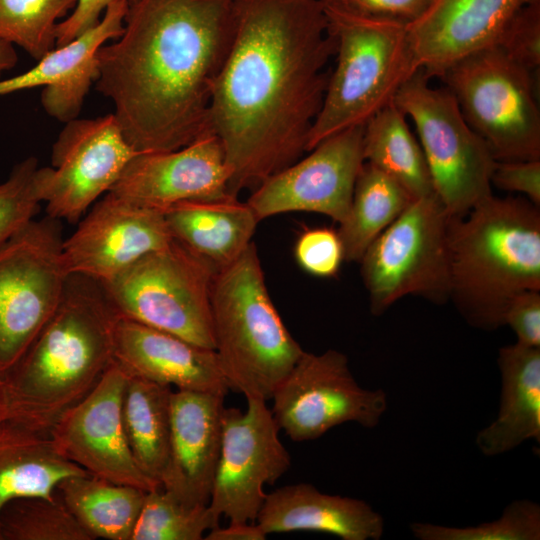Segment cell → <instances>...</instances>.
Masks as SVG:
<instances>
[{"mask_svg":"<svg viewBox=\"0 0 540 540\" xmlns=\"http://www.w3.org/2000/svg\"><path fill=\"white\" fill-rule=\"evenodd\" d=\"M234 12L209 121L237 197L306 152L336 45L323 0H234Z\"/></svg>","mask_w":540,"mask_h":540,"instance_id":"obj_1","label":"cell"},{"mask_svg":"<svg viewBox=\"0 0 540 540\" xmlns=\"http://www.w3.org/2000/svg\"><path fill=\"white\" fill-rule=\"evenodd\" d=\"M235 29L234 0H138L98 51L96 88L138 152L182 148L210 132L213 89Z\"/></svg>","mask_w":540,"mask_h":540,"instance_id":"obj_2","label":"cell"},{"mask_svg":"<svg viewBox=\"0 0 540 540\" xmlns=\"http://www.w3.org/2000/svg\"><path fill=\"white\" fill-rule=\"evenodd\" d=\"M118 318L100 281L69 275L55 311L2 376L9 416L49 430L113 363Z\"/></svg>","mask_w":540,"mask_h":540,"instance_id":"obj_3","label":"cell"},{"mask_svg":"<svg viewBox=\"0 0 540 540\" xmlns=\"http://www.w3.org/2000/svg\"><path fill=\"white\" fill-rule=\"evenodd\" d=\"M450 294L477 329L504 326L510 300L540 291V207L525 197L493 194L449 220Z\"/></svg>","mask_w":540,"mask_h":540,"instance_id":"obj_4","label":"cell"},{"mask_svg":"<svg viewBox=\"0 0 540 540\" xmlns=\"http://www.w3.org/2000/svg\"><path fill=\"white\" fill-rule=\"evenodd\" d=\"M211 315L214 351L229 388L246 399H271L304 350L272 302L254 242L216 272Z\"/></svg>","mask_w":540,"mask_h":540,"instance_id":"obj_5","label":"cell"},{"mask_svg":"<svg viewBox=\"0 0 540 540\" xmlns=\"http://www.w3.org/2000/svg\"><path fill=\"white\" fill-rule=\"evenodd\" d=\"M324 6L337 59L306 151L335 133L365 125L419 70L407 24L360 14L341 2L324 1Z\"/></svg>","mask_w":540,"mask_h":540,"instance_id":"obj_6","label":"cell"},{"mask_svg":"<svg viewBox=\"0 0 540 540\" xmlns=\"http://www.w3.org/2000/svg\"><path fill=\"white\" fill-rule=\"evenodd\" d=\"M216 272L173 239L101 283L119 318L214 350L211 290Z\"/></svg>","mask_w":540,"mask_h":540,"instance_id":"obj_7","label":"cell"},{"mask_svg":"<svg viewBox=\"0 0 540 540\" xmlns=\"http://www.w3.org/2000/svg\"><path fill=\"white\" fill-rule=\"evenodd\" d=\"M428 81L424 71L417 70L394 102L415 125L435 194L450 217H461L492 195L496 160L452 92L433 88Z\"/></svg>","mask_w":540,"mask_h":540,"instance_id":"obj_8","label":"cell"},{"mask_svg":"<svg viewBox=\"0 0 540 540\" xmlns=\"http://www.w3.org/2000/svg\"><path fill=\"white\" fill-rule=\"evenodd\" d=\"M533 75L492 45L458 60L440 76L496 161L540 160Z\"/></svg>","mask_w":540,"mask_h":540,"instance_id":"obj_9","label":"cell"},{"mask_svg":"<svg viewBox=\"0 0 540 540\" xmlns=\"http://www.w3.org/2000/svg\"><path fill=\"white\" fill-rule=\"evenodd\" d=\"M449 220L435 192L417 197L371 243L359 263L372 314L411 295L449 300Z\"/></svg>","mask_w":540,"mask_h":540,"instance_id":"obj_10","label":"cell"},{"mask_svg":"<svg viewBox=\"0 0 540 540\" xmlns=\"http://www.w3.org/2000/svg\"><path fill=\"white\" fill-rule=\"evenodd\" d=\"M62 221L31 220L0 245V375L21 358L58 306L68 273Z\"/></svg>","mask_w":540,"mask_h":540,"instance_id":"obj_11","label":"cell"},{"mask_svg":"<svg viewBox=\"0 0 540 540\" xmlns=\"http://www.w3.org/2000/svg\"><path fill=\"white\" fill-rule=\"evenodd\" d=\"M271 399L280 430L295 442L315 440L348 422L374 428L388 406L386 392L361 387L347 356L335 349L304 351Z\"/></svg>","mask_w":540,"mask_h":540,"instance_id":"obj_12","label":"cell"},{"mask_svg":"<svg viewBox=\"0 0 540 540\" xmlns=\"http://www.w3.org/2000/svg\"><path fill=\"white\" fill-rule=\"evenodd\" d=\"M141 152L126 140L114 116L66 122L52 146L51 166L36 170L35 186L47 215L79 222Z\"/></svg>","mask_w":540,"mask_h":540,"instance_id":"obj_13","label":"cell"},{"mask_svg":"<svg viewBox=\"0 0 540 540\" xmlns=\"http://www.w3.org/2000/svg\"><path fill=\"white\" fill-rule=\"evenodd\" d=\"M245 412L224 408L222 444L209 507L230 523L255 522L267 493L290 465L266 401L248 398Z\"/></svg>","mask_w":540,"mask_h":540,"instance_id":"obj_14","label":"cell"},{"mask_svg":"<svg viewBox=\"0 0 540 540\" xmlns=\"http://www.w3.org/2000/svg\"><path fill=\"white\" fill-rule=\"evenodd\" d=\"M364 125L335 133L310 154L259 184L247 203L257 218L293 211L326 215L341 223L350 208L363 165Z\"/></svg>","mask_w":540,"mask_h":540,"instance_id":"obj_15","label":"cell"},{"mask_svg":"<svg viewBox=\"0 0 540 540\" xmlns=\"http://www.w3.org/2000/svg\"><path fill=\"white\" fill-rule=\"evenodd\" d=\"M127 373L115 362L81 400L49 429L58 452L88 474L144 491L161 485L137 466L123 429L122 394Z\"/></svg>","mask_w":540,"mask_h":540,"instance_id":"obj_16","label":"cell"},{"mask_svg":"<svg viewBox=\"0 0 540 540\" xmlns=\"http://www.w3.org/2000/svg\"><path fill=\"white\" fill-rule=\"evenodd\" d=\"M172 240L164 211L107 192L64 239L62 258L68 275L104 282Z\"/></svg>","mask_w":540,"mask_h":540,"instance_id":"obj_17","label":"cell"},{"mask_svg":"<svg viewBox=\"0 0 540 540\" xmlns=\"http://www.w3.org/2000/svg\"><path fill=\"white\" fill-rule=\"evenodd\" d=\"M229 179L222 146L210 131L176 150L137 154L108 192L164 211L183 201L229 196Z\"/></svg>","mask_w":540,"mask_h":540,"instance_id":"obj_18","label":"cell"},{"mask_svg":"<svg viewBox=\"0 0 540 540\" xmlns=\"http://www.w3.org/2000/svg\"><path fill=\"white\" fill-rule=\"evenodd\" d=\"M533 0H432L407 25L416 65L440 77L458 60L494 45L513 16Z\"/></svg>","mask_w":540,"mask_h":540,"instance_id":"obj_19","label":"cell"},{"mask_svg":"<svg viewBox=\"0 0 540 540\" xmlns=\"http://www.w3.org/2000/svg\"><path fill=\"white\" fill-rule=\"evenodd\" d=\"M224 397L172 391L170 449L161 486L184 504H209L222 444Z\"/></svg>","mask_w":540,"mask_h":540,"instance_id":"obj_20","label":"cell"},{"mask_svg":"<svg viewBox=\"0 0 540 540\" xmlns=\"http://www.w3.org/2000/svg\"><path fill=\"white\" fill-rule=\"evenodd\" d=\"M129 7L126 2L111 4L94 27L56 46L28 71L0 80V96L43 86L41 104L48 115L64 123L77 118L97 78L98 51L122 34Z\"/></svg>","mask_w":540,"mask_h":540,"instance_id":"obj_21","label":"cell"},{"mask_svg":"<svg viewBox=\"0 0 540 540\" xmlns=\"http://www.w3.org/2000/svg\"><path fill=\"white\" fill-rule=\"evenodd\" d=\"M114 361L128 375L177 390H230L214 350L126 318L115 324Z\"/></svg>","mask_w":540,"mask_h":540,"instance_id":"obj_22","label":"cell"},{"mask_svg":"<svg viewBox=\"0 0 540 540\" xmlns=\"http://www.w3.org/2000/svg\"><path fill=\"white\" fill-rule=\"evenodd\" d=\"M255 523L266 534L315 531L342 540H379L384 518L364 500L330 495L309 483L267 494Z\"/></svg>","mask_w":540,"mask_h":540,"instance_id":"obj_23","label":"cell"},{"mask_svg":"<svg viewBox=\"0 0 540 540\" xmlns=\"http://www.w3.org/2000/svg\"><path fill=\"white\" fill-rule=\"evenodd\" d=\"M497 365L501 397L497 417L475 438L485 456H498L527 440L540 442V347H501Z\"/></svg>","mask_w":540,"mask_h":540,"instance_id":"obj_24","label":"cell"},{"mask_svg":"<svg viewBox=\"0 0 540 540\" xmlns=\"http://www.w3.org/2000/svg\"><path fill=\"white\" fill-rule=\"evenodd\" d=\"M164 216L173 239L217 271L247 249L260 221L247 202L231 195L179 202Z\"/></svg>","mask_w":540,"mask_h":540,"instance_id":"obj_25","label":"cell"},{"mask_svg":"<svg viewBox=\"0 0 540 540\" xmlns=\"http://www.w3.org/2000/svg\"><path fill=\"white\" fill-rule=\"evenodd\" d=\"M88 474L56 449L49 430L0 420V510L23 497H52L65 478Z\"/></svg>","mask_w":540,"mask_h":540,"instance_id":"obj_26","label":"cell"},{"mask_svg":"<svg viewBox=\"0 0 540 540\" xmlns=\"http://www.w3.org/2000/svg\"><path fill=\"white\" fill-rule=\"evenodd\" d=\"M168 385L127 374L121 418L126 440L140 470L161 485L171 435V394Z\"/></svg>","mask_w":540,"mask_h":540,"instance_id":"obj_27","label":"cell"},{"mask_svg":"<svg viewBox=\"0 0 540 540\" xmlns=\"http://www.w3.org/2000/svg\"><path fill=\"white\" fill-rule=\"evenodd\" d=\"M56 492L92 539L131 540L147 491L85 474L63 479Z\"/></svg>","mask_w":540,"mask_h":540,"instance_id":"obj_28","label":"cell"},{"mask_svg":"<svg viewBox=\"0 0 540 540\" xmlns=\"http://www.w3.org/2000/svg\"><path fill=\"white\" fill-rule=\"evenodd\" d=\"M413 199L397 180L364 162L355 182L349 211L337 230L344 260L359 262L371 243Z\"/></svg>","mask_w":540,"mask_h":540,"instance_id":"obj_29","label":"cell"},{"mask_svg":"<svg viewBox=\"0 0 540 540\" xmlns=\"http://www.w3.org/2000/svg\"><path fill=\"white\" fill-rule=\"evenodd\" d=\"M363 156L365 162L393 177L414 198L434 193L421 145L394 101L365 123Z\"/></svg>","mask_w":540,"mask_h":540,"instance_id":"obj_30","label":"cell"},{"mask_svg":"<svg viewBox=\"0 0 540 540\" xmlns=\"http://www.w3.org/2000/svg\"><path fill=\"white\" fill-rule=\"evenodd\" d=\"M0 540H93L55 491L11 500L0 510Z\"/></svg>","mask_w":540,"mask_h":540,"instance_id":"obj_31","label":"cell"},{"mask_svg":"<svg viewBox=\"0 0 540 540\" xmlns=\"http://www.w3.org/2000/svg\"><path fill=\"white\" fill-rule=\"evenodd\" d=\"M219 519L208 504H184L160 486L146 492L131 540H201Z\"/></svg>","mask_w":540,"mask_h":540,"instance_id":"obj_32","label":"cell"},{"mask_svg":"<svg viewBox=\"0 0 540 540\" xmlns=\"http://www.w3.org/2000/svg\"><path fill=\"white\" fill-rule=\"evenodd\" d=\"M75 4L76 0H0V39L39 60L56 45L57 20Z\"/></svg>","mask_w":540,"mask_h":540,"instance_id":"obj_33","label":"cell"},{"mask_svg":"<svg viewBox=\"0 0 540 540\" xmlns=\"http://www.w3.org/2000/svg\"><path fill=\"white\" fill-rule=\"evenodd\" d=\"M410 530L419 540H539L540 506L527 499L515 500L491 522L469 527L414 522Z\"/></svg>","mask_w":540,"mask_h":540,"instance_id":"obj_34","label":"cell"},{"mask_svg":"<svg viewBox=\"0 0 540 540\" xmlns=\"http://www.w3.org/2000/svg\"><path fill=\"white\" fill-rule=\"evenodd\" d=\"M38 161L29 157L0 184V245L35 218L42 203L36 186Z\"/></svg>","mask_w":540,"mask_h":540,"instance_id":"obj_35","label":"cell"},{"mask_svg":"<svg viewBox=\"0 0 540 540\" xmlns=\"http://www.w3.org/2000/svg\"><path fill=\"white\" fill-rule=\"evenodd\" d=\"M512 61L535 74L540 68V0L523 6L494 44Z\"/></svg>","mask_w":540,"mask_h":540,"instance_id":"obj_36","label":"cell"},{"mask_svg":"<svg viewBox=\"0 0 540 540\" xmlns=\"http://www.w3.org/2000/svg\"><path fill=\"white\" fill-rule=\"evenodd\" d=\"M294 256L301 269L320 278L335 276L345 261L339 233L329 227L304 230L296 240Z\"/></svg>","mask_w":540,"mask_h":540,"instance_id":"obj_37","label":"cell"},{"mask_svg":"<svg viewBox=\"0 0 540 540\" xmlns=\"http://www.w3.org/2000/svg\"><path fill=\"white\" fill-rule=\"evenodd\" d=\"M491 184L540 207V160L496 161Z\"/></svg>","mask_w":540,"mask_h":540,"instance_id":"obj_38","label":"cell"},{"mask_svg":"<svg viewBox=\"0 0 540 540\" xmlns=\"http://www.w3.org/2000/svg\"><path fill=\"white\" fill-rule=\"evenodd\" d=\"M504 325L514 331L518 343L540 347V291L528 290L514 296L506 307Z\"/></svg>","mask_w":540,"mask_h":540,"instance_id":"obj_39","label":"cell"},{"mask_svg":"<svg viewBox=\"0 0 540 540\" xmlns=\"http://www.w3.org/2000/svg\"><path fill=\"white\" fill-rule=\"evenodd\" d=\"M432 0H342L347 8L367 16L405 24L417 20Z\"/></svg>","mask_w":540,"mask_h":540,"instance_id":"obj_40","label":"cell"},{"mask_svg":"<svg viewBox=\"0 0 540 540\" xmlns=\"http://www.w3.org/2000/svg\"><path fill=\"white\" fill-rule=\"evenodd\" d=\"M138 0H76L70 15L56 25V46L68 43L88 29L94 27L111 4L126 2L129 5Z\"/></svg>","mask_w":540,"mask_h":540,"instance_id":"obj_41","label":"cell"},{"mask_svg":"<svg viewBox=\"0 0 540 540\" xmlns=\"http://www.w3.org/2000/svg\"><path fill=\"white\" fill-rule=\"evenodd\" d=\"M266 534L255 522L230 523L227 527L218 526L208 531L206 540H264Z\"/></svg>","mask_w":540,"mask_h":540,"instance_id":"obj_42","label":"cell"},{"mask_svg":"<svg viewBox=\"0 0 540 540\" xmlns=\"http://www.w3.org/2000/svg\"><path fill=\"white\" fill-rule=\"evenodd\" d=\"M17 62V54L13 44L0 39V76L6 70L11 69Z\"/></svg>","mask_w":540,"mask_h":540,"instance_id":"obj_43","label":"cell"},{"mask_svg":"<svg viewBox=\"0 0 540 540\" xmlns=\"http://www.w3.org/2000/svg\"><path fill=\"white\" fill-rule=\"evenodd\" d=\"M9 416V406L4 381L0 375V420Z\"/></svg>","mask_w":540,"mask_h":540,"instance_id":"obj_44","label":"cell"},{"mask_svg":"<svg viewBox=\"0 0 540 540\" xmlns=\"http://www.w3.org/2000/svg\"><path fill=\"white\" fill-rule=\"evenodd\" d=\"M324 1H327V2H339V1H342V0H324Z\"/></svg>","mask_w":540,"mask_h":540,"instance_id":"obj_45","label":"cell"}]
</instances>
